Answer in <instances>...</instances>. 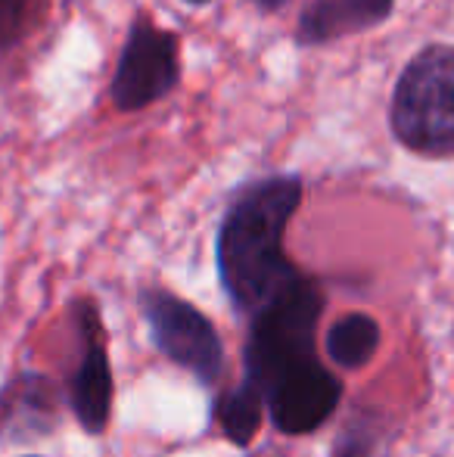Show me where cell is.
I'll list each match as a JSON object with an SVG mask.
<instances>
[{"instance_id":"6","label":"cell","mask_w":454,"mask_h":457,"mask_svg":"<svg viewBox=\"0 0 454 457\" xmlns=\"http://www.w3.org/2000/svg\"><path fill=\"white\" fill-rule=\"evenodd\" d=\"M75 327H78L81 352L75 358V367L69 370L66 402L87 436H103L112 420L115 377L103 320L91 299H81L75 305Z\"/></svg>"},{"instance_id":"3","label":"cell","mask_w":454,"mask_h":457,"mask_svg":"<svg viewBox=\"0 0 454 457\" xmlns=\"http://www.w3.org/2000/svg\"><path fill=\"white\" fill-rule=\"evenodd\" d=\"M389 125L405 150L454 159V44H430L401 69Z\"/></svg>"},{"instance_id":"13","label":"cell","mask_w":454,"mask_h":457,"mask_svg":"<svg viewBox=\"0 0 454 457\" xmlns=\"http://www.w3.org/2000/svg\"><path fill=\"white\" fill-rule=\"evenodd\" d=\"M187 4H194V6H200V4H209V0H187ZM259 10H265V12H277V10H284L290 0H252Z\"/></svg>"},{"instance_id":"7","label":"cell","mask_w":454,"mask_h":457,"mask_svg":"<svg viewBox=\"0 0 454 457\" xmlns=\"http://www.w3.org/2000/svg\"><path fill=\"white\" fill-rule=\"evenodd\" d=\"M62 392L47 373L22 370L0 386V439L12 445L47 439L60 429Z\"/></svg>"},{"instance_id":"5","label":"cell","mask_w":454,"mask_h":457,"mask_svg":"<svg viewBox=\"0 0 454 457\" xmlns=\"http://www.w3.org/2000/svg\"><path fill=\"white\" fill-rule=\"evenodd\" d=\"M181 81V60H177V37L159 29L153 19L137 16L128 29L119 66H115L110 96L115 109L137 112L162 96H169Z\"/></svg>"},{"instance_id":"11","label":"cell","mask_w":454,"mask_h":457,"mask_svg":"<svg viewBox=\"0 0 454 457\" xmlns=\"http://www.w3.org/2000/svg\"><path fill=\"white\" fill-rule=\"evenodd\" d=\"M41 0H0V50L22 41Z\"/></svg>"},{"instance_id":"2","label":"cell","mask_w":454,"mask_h":457,"mask_svg":"<svg viewBox=\"0 0 454 457\" xmlns=\"http://www.w3.org/2000/svg\"><path fill=\"white\" fill-rule=\"evenodd\" d=\"M302 196L305 184L299 175L259 178L230 196L215 237V265L240 320L252 318L274 295L305 277L284 249L286 228Z\"/></svg>"},{"instance_id":"8","label":"cell","mask_w":454,"mask_h":457,"mask_svg":"<svg viewBox=\"0 0 454 457\" xmlns=\"http://www.w3.org/2000/svg\"><path fill=\"white\" fill-rule=\"evenodd\" d=\"M395 0H309L299 12L296 44L321 47L386 22Z\"/></svg>"},{"instance_id":"14","label":"cell","mask_w":454,"mask_h":457,"mask_svg":"<svg viewBox=\"0 0 454 457\" xmlns=\"http://www.w3.org/2000/svg\"><path fill=\"white\" fill-rule=\"evenodd\" d=\"M29 457H37V454H29Z\"/></svg>"},{"instance_id":"10","label":"cell","mask_w":454,"mask_h":457,"mask_svg":"<svg viewBox=\"0 0 454 457\" xmlns=\"http://www.w3.org/2000/svg\"><path fill=\"white\" fill-rule=\"evenodd\" d=\"M376 345H380V324L364 312L345 314V318L334 320L327 330L330 361L345 367V370H358L367 364Z\"/></svg>"},{"instance_id":"4","label":"cell","mask_w":454,"mask_h":457,"mask_svg":"<svg viewBox=\"0 0 454 457\" xmlns=\"http://www.w3.org/2000/svg\"><path fill=\"white\" fill-rule=\"evenodd\" d=\"M137 305L159 355L187 370L206 389H215L225 379V345L200 308L162 287L140 289Z\"/></svg>"},{"instance_id":"12","label":"cell","mask_w":454,"mask_h":457,"mask_svg":"<svg viewBox=\"0 0 454 457\" xmlns=\"http://www.w3.org/2000/svg\"><path fill=\"white\" fill-rule=\"evenodd\" d=\"M376 442H380V436H376L374 427H367V423H361V420H355V423L349 420L343 427V433L336 436L334 454L330 457H374Z\"/></svg>"},{"instance_id":"1","label":"cell","mask_w":454,"mask_h":457,"mask_svg":"<svg viewBox=\"0 0 454 457\" xmlns=\"http://www.w3.org/2000/svg\"><path fill=\"white\" fill-rule=\"evenodd\" d=\"M324 305L321 283L305 274L246 318L243 379L261 392L268 417L284 436L318 433L343 402L340 377L318 355Z\"/></svg>"},{"instance_id":"9","label":"cell","mask_w":454,"mask_h":457,"mask_svg":"<svg viewBox=\"0 0 454 457\" xmlns=\"http://www.w3.org/2000/svg\"><path fill=\"white\" fill-rule=\"evenodd\" d=\"M265 398L255 389L249 379H240L234 389H225L215 398L212 420L219 423V429L225 433L227 442H234L236 448H249L252 439L259 436L261 420H265Z\"/></svg>"}]
</instances>
